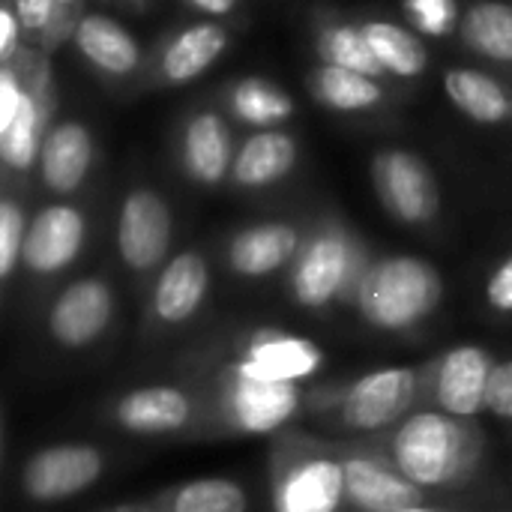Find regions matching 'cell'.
<instances>
[{"label": "cell", "mask_w": 512, "mask_h": 512, "mask_svg": "<svg viewBox=\"0 0 512 512\" xmlns=\"http://www.w3.org/2000/svg\"><path fill=\"white\" fill-rule=\"evenodd\" d=\"M300 408L297 384H276L240 375L231 369L225 387V417L234 429L249 435H267L285 426Z\"/></svg>", "instance_id": "obj_8"}, {"label": "cell", "mask_w": 512, "mask_h": 512, "mask_svg": "<svg viewBox=\"0 0 512 512\" xmlns=\"http://www.w3.org/2000/svg\"><path fill=\"white\" fill-rule=\"evenodd\" d=\"M84 237L87 219L78 207L48 204L30 219L24 240V267L36 276H54L81 255Z\"/></svg>", "instance_id": "obj_9"}, {"label": "cell", "mask_w": 512, "mask_h": 512, "mask_svg": "<svg viewBox=\"0 0 512 512\" xmlns=\"http://www.w3.org/2000/svg\"><path fill=\"white\" fill-rule=\"evenodd\" d=\"M15 15L24 27V33L36 36L39 42L45 39V33L54 27L57 15L69 6H60V0H12Z\"/></svg>", "instance_id": "obj_32"}, {"label": "cell", "mask_w": 512, "mask_h": 512, "mask_svg": "<svg viewBox=\"0 0 512 512\" xmlns=\"http://www.w3.org/2000/svg\"><path fill=\"white\" fill-rule=\"evenodd\" d=\"M30 219L24 216V207L6 195L0 201V279L9 282L24 261V240H27Z\"/></svg>", "instance_id": "obj_31"}, {"label": "cell", "mask_w": 512, "mask_h": 512, "mask_svg": "<svg viewBox=\"0 0 512 512\" xmlns=\"http://www.w3.org/2000/svg\"><path fill=\"white\" fill-rule=\"evenodd\" d=\"M420 378L414 369H378L354 381L342 396V423L357 432L393 426L417 399Z\"/></svg>", "instance_id": "obj_6"}, {"label": "cell", "mask_w": 512, "mask_h": 512, "mask_svg": "<svg viewBox=\"0 0 512 512\" xmlns=\"http://www.w3.org/2000/svg\"><path fill=\"white\" fill-rule=\"evenodd\" d=\"M72 42L84 63L105 78L123 81L141 69V42L102 12H84L75 24Z\"/></svg>", "instance_id": "obj_17"}, {"label": "cell", "mask_w": 512, "mask_h": 512, "mask_svg": "<svg viewBox=\"0 0 512 512\" xmlns=\"http://www.w3.org/2000/svg\"><path fill=\"white\" fill-rule=\"evenodd\" d=\"M114 420L135 435H171L192 423V402L177 387H141L117 402Z\"/></svg>", "instance_id": "obj_22"}, {"label": "cell", "mask_w": 512, "mask_h": 512, "mask_svg": "<svg viewBox=\"0 0 512 512\" xmlns=\"http://www.w3.org/2000/svg\"><path fill=\"white\" fill-rule=\"evenodd\" d=\"M306 90L318 105L336 114H369L387 102V84L381 78L330 63H318L306 75Z\"/></svg>", "instance_id": "obj_24"}, {"label": "cell", "mask_w": 512, "mask_h": 512, "mask_svg": "<svg viewBox=\"0 0 512 512\" xmlns=\"http://www.w3.org/2000/svg\"><path fill=\"white\" fill-rule=\"evenodd\" d=\"M492 357L477 345H459L441 357L432 375V396L444 414L468 420L486 408V390L492 378Z\"/></svg>", "instance_id": "obj_13"}, {"label": "cell", "mask_w": 512, "mask_h": 512, "mask_svg": "<svg viewBox=\"0 0 512 512\" xmlns=\"http://www.w3.org/2000/svg\"><path fill=\"white\" fill-rule=\"evenodd\" d=\"M372 186L381 207L402 225H429L441 210V189L432 165L405 147H384L372 156Z\"/></svg>", "instance_id": "obj_4"}, {"label": "cell", "mask_w": 512, "mask_h": 512, "mask_svg": "<svg viewBox=\"0 0 512 512\" xmlns=\"http://www.w3.org/2000/svg\"><path fill=\"white\" fill-rule=\"evenodd\" d=\"M315 51L321 57V63L330 66H342L351 72H363L372 78H390L387 69L381 66V60L375 57L360 21H327L318 27L315 33Z\"/></svg>", "instance_id": "obj_28"}, {"label": "cell", "mask_w": 512, "mask_h": 512, "mask_svg": "<svg viewBox=\"0 0 512 512\" xmlns=\"http://www.w3.org/2000/svg\"><path fill=\"white\" fill-rule=\"evenodd\" d=\"M438 270L414 255H387L372 261L354 291L357 309L375 330L399 333L429 318L441 303Z\"/></svg>", "instance_id": "obj_2"}, {"label": "cell", "mask_w": 512, "mask_h": 512, "mask_svg": "<svg viewBox=\"0 0 512 512\" xmlns=\"http://www.w3.org/2000/svg\"><path fill=\"white\" fill-rule=\"evenodd\" d=\"M228 27L219 21H195L174 30L156 57V78L168 87H183L201 78L225 51H228Z\"/></svg>", "instance_id": "obj_14"}, {"label": "cell", "mask_w": 512, "mask_h": 512, "mask_svg": "<svg viewBox=\"0 0 512 512\" xmlns=\"http://www.w3.org/2000/svg\"><path fill=\"white\" fill-rule=\"evenodd\" d=\"M297 156H300V147H297V138L291 132L258 129L237 147L234 168H231L228 180L246 192L267 189L294 171Z\"/></svg>", "instance_id": "obj_19"}, {"label": "cell", "mask_w": 512, "mask_h": 512, "mask_svg": "<svg viewBox=\"0 0 512 512\" xmlns=\"http://www.w3.org/2000/svg\"><path fill=\"white\" fill-rule=\"evenodd\" d=\"M444 93L456 111L480 126L512 123V87L492 72L474 66H450L444 72Z\"/></svg>", "instance_id": "obj_21"}, {"label": "cell", "mask_w": 512, "mask_h": 512, "mask_svg": "<svg viewBox=\"0 0 512 512\" xmlns=\"http://www.w3.org/2000/svg\"><path fill=\"white\" fill-rule=\"evenodd\" d=\"M345 468V501L360 512H396L423 504V489L396 468L369 456H351Z\"/></svg>", "instance_id": "obj_18"}, {"label": "cell", "mask_w": 512, "mask_h": 512, "mask_svg": "<svg viewBox=\"0 0 512 512\" xmlns=\"http://www.w3.org/2000/svg\"><path fill=\"white\" fill-rule=\"evenodd\" d=\"M102 474V453L87 444H60L36 453L21 474V486L33 501H63L81 495Z\"/></svg>", "instance_id": "obj_7"}, {"label": "cell", "mask_w": 512, "mask_h": 512, "mask_svg": "<svg viewBox=\"0 0 512 512\" xmlns=\"http://www.w3.org/2000/svg\"><path fill=\"white\" fill-rule=\"evenodd\" d=\"M477 435L459 417L420 411L408 417L393 441V468L420 489H444L465 480L477 465Z\"/></svg>", "instance_id": "obj_1"}, {"label": "cell", "mask_w": 512, "mask_h": 512, "mask_svg": "<svg viewBox=\"0 0 512 512\" xmlns=\"http://www.w3.org/2000/svg\"><path fill=\"white\" fill-rule=\"evenodd\" d=\"M114 315V294L102 279H78L60 291L48 312V330L63 348L96 342Z\"/></svg>", "instance_id": "obj_12"}, {"label": "cell", "mask_w": 512, "mask_h": 512, "mask_svg": "<svg viewBox=\"0 0 512 512\" xmlns=\"http://www.w3.org/2000/svg\"><path fill=\"white\" fill-rule=\"evenodd\" d=\"M321 363H324V354L312 339L267 330L249 342V348L243 351L234 372L258 378V381L297 384V381L315 375L321 369Z\"/></svg>", "instance_id": "obj_15"}, {"label": "cell", "mask_w": 512, "mask_h": 512, "mask_svg": "<svg viewBox=\"0 0 512 512\" xmlns=\"http://www.w3.org/2000/svg\"><path fill=\"white\" fill-rule=\"evenodd\" d=\"M396 512H438V510H432V507H423V504H420V507H408V510H396Z\"/></svg>", "instance_id": "obj_37"}, {"label": "cell", "mask_w": 512, "mask_h": 512, "mask_svg": "<svg viewBox=\"0 0 512 512\" xmlns=\"http://www.w3.org/2000/svg\"><path fill=\"white\" fill-rule=\"evenodd\" d=\"M375 57L387 69L390 78H423L429 69V48L423 36L405 24H396L390 18H363L360 21Z\"/></svg>", "instance_id": "obj_26"}, {"label": "cell", "mask_w": 512, "mask_h": 512, "mask_svg": "<svg viewBox=\"0 0 512 512\" xmlns=\"http://www.w3.org/2000/svg\"><path fill=\"white\" fill-rule=\"evenodd\" d=\"M459 36L465 48L489 63L512 66V3L477 0L465 9Z\"/></svg>", "instance_id": "obj_27"}, {"label": "cell", "mask_w": 512, "mask_h": 512, "mask_svg": "<svg viewBox=\"0 0 512 512\" xmlns=\"http://www.w3.org/2000/svg\"><path fill=\"white\" fill-rule=\"evenodd\" d=\"M300 246V231L291 222H258L234 234L228 243V264L237 276L261 279L294 261Z\"/></svg>", "instance_id": "obj_20"}, {"label": "cell", "mask_w": 512, "mask_h": 512, "mask_svg": "<svg viewBox=\"0 0 512 512\" xmlns=\"http://www.w3.org/2000/svg\"><path fill=\"white\" fill-rule=\"evenodd\" d=\"M486 300L492 309L512 315V255L495 267V273L486 285Z\"/></svg>", "instance_id": "obj_35"}, {"label": "cell", "mask_w": 512, "mask_h": 512, "mask_svg": "<svg viewBox=\"0 0 512 512\" xmlns=\"http://www.w3.org/2000/svg\"><path fill=\"white\" fill-rule=\"evenodd\" d=\"M186 3L210 18H228L240 6V0H186Z\"/></svg>", "instance_id": "obj_36"}, {"label": "cell", "mask_w": 512, "mask_h": 512, "mask_svg": "<svg viewBox=\"0 0 512 512\" xmlns=\"http://www.w3.org/2000/svg\"><path fill=\"white\" fill-rule=\"evenodd\" d=\"M369 261L363 243L339 222L312 231L291 267V297L303 309H324L342 294H354Z\"/></svg>", "instance_id": "obj_3"}, {"label": "cell", "mask_w": 512, "mask_h": 512, "mask_svg": "<svg viewBox=\"0 0 512 512\" xmlns=\"http://www.w3.org/2000/svg\"><path fill=\"white\" fill-rule=\"evenodd\" d=\"M75 3H78V0H60V6H69V9H72Z\"/></svg>", "instance_id": "obj_38"}, {"label": "cell", "mask_w": 512, "mask_h": 512, "mask_svg": "<svg viewBox=\"0 0 512 512\" xmlns=\"http://www.w3.org/2000/svg\"><path fill=\"white\" fill-rule=\"evenodd\" d=\"M402 12L408 27L429 39H447L462 27V6L459 0H402Z\"/></svg>", "instance_id": "obj_30"}, {"label": "cell", "mask_w": 512, "mask_h": 512, "mask_svg": "<svg viewBox=\"0 0 512 512\" xmlns=\"http://www.w3.org/2000/svg\"><path fill=\"white\" fill-rule=\"evenodd\" d=\"M165 512H246V492L222 477L192 480L165 498Z\"/></svg>", "instance_id": "obj_29"}, {"label": "cell", "mask_w": 512, "mask_h": 512, "mask_svg": "<svg viewBox=\"0 0 512 512\" xmlns=\"http://www.w3.org/2000/svg\"><path fill=\"white\" fill-rule=\"evenodd\" d=\"M96 156V138L81 120H60L48 129L39 153V180L54 195H72L84 186Z\"/></svg>", "instance_id": "obj_16"}, {"label": "cell", "mask_w": 512, "mask_h": 512, "mask_svg": "<svg viewBox=\"0 0 512 512\" xmlns=\"http://www.w3.org/2000/svg\"><path fill=\"white\" fill-rule=\"evenodd\" d=\"M21 36H24V27L15 15V6L12 0H3L0 3V66L12 63L21 54Z\"/></svg>", "instance_id": "obj_34"}, {"label": "cell", "mask_w": 512, "mask_h": 512, "mask_svg": "<svg viewBox=\"0 0 512 512\" xmlns=\"http://www.w3.org/2000/svg\"><path fill=\"white\" fill-rule=\"evenodd\" d=\"M345 501V468L327 456L288 462L273 489L276 512H336Z\"/></svg>", "instance_id": "obj_11"}, {"label": "cell", "mask_w": 512, "mask_h": 512, "mask_svg": "<svg viewBox=\"0 0 512 512\" xmlns=\"http://www.w3.org/2000/svg\"><path fill=\"white\" fill-rule=\"evenodd\" d=\"M171 237L174 216L168 201L150 186L132 189L123 198L117 216V252L123 264L135 273L153 270L168 255Z\"/></svg>", "instance_id": "obj_5"}, {"label": "cell", "mask_w": 512, "mask_h": 512, "mask_svg": "<svg viewBox=\"0 0 512 512\" xmlns=\"http://www.w3.org/2000/svg\"><path fill=\"white\" fill-rule=\"evenodd\" d=\"M210 288V267L198 252H180L159 273L153 288V312L165 324H180L192 318Z\"/></svg>", "instance_id": "obj_23"}, {"label": "cell", "mask_w": 512, "mask_h": 512, "mask_svg": "<svg viewBox=\"0 0 512 512\" xmlns=\"http://www.w3.org/2000/svg\"><path fill=\"white\" fill-rule=\"evenodd\" d=\"M228 114L252 129H279L297 111L294 96L261 75H246L225 90Z\"/></svg>", "instance_id": "obj_25"}, {"label": "cell", "mask_w": 512, "mask_h": 512, "mask_svg": "<svg viewBox=\"0 0 512 512\" xmlns=\"http://www.w3.org/2000/svg\"><path fill=\"white\" fill-rule=\"evenodd\" d=\"M234 135L216 108H198L186 117L180 132L183 174L198 186H219L234 168Z\"/></svg>", "instance_id": "obj_10"}, {"label": "cell", "mask_w": 512, "mask_h": 512, "mask_svg": "<svg viewBox=\"0 0 512 512\" xmlns=\"http://www.w3.org/2000/svg\"><path fill=\"white\" fill-rule=\"evenodd\" d=\"M486 411H492L501 420H512V360L495 363L486 390Z\"/></svg>", "instance_id": "obj_33"}]
</instances>
